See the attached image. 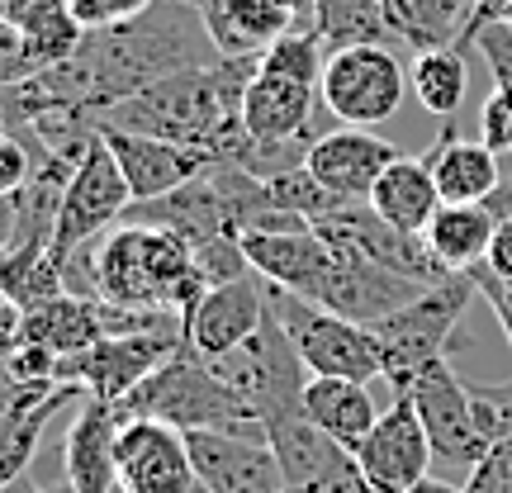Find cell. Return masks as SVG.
Listing matches in <instances>:
<instances>
[{"mask_svg": "<svg viewBox=\"0 0 512 493\" xmlns=\"http://www.w3.org/2000/svg\"><path fill=\"white\" fill-rule=\"evenodd\" d=\"M128 204H133V190H128L124 171L114 162V152L105 147V138L95 133V143L76 162L72 181H67V195H62V209H57V228H53L57 266L72 252L91 247L95 238H105L114 223H124Z\"/></svg>", "mask_w": 512, "mask_h": 493, "instance_id": "7", "label": "cell"}, {"mask_svg": "<svg viewBox=\"0 0 512 493\" xmlns=\"http://www.w3.org/2000/svg\"><path fill=\"white\" fill-rule=\"evenodd\" d=\"M29 176H34V147H29L24 133L5 128V133H0V195H5V200L19 195Z\"/></svg>", "mask_w": 512, "mask_h": 493, "instance_id": "33", "label": "cell"}, {"mask_svg": "<svg viewBox=\"0 0 512 493\" xmlns=\"http://www.w3.org/2000/svg\"><path fill=\"white\" fill-rule=\"evenodd\" d=\"M67 5H72V15L81 19V29L91 34V29H110V24H124V19L143 15L157 0H67Z\"/></svg>", "mask_w": 512, "mask_h": 493, "instance_id": "34", "label": "cell"}, {"mask_svg": "<svg viewBox=\"0 0 512 493\" xmlns=\"http://www.w3.org/2000/svg\"><path fill=\"white\" fill-rule=\"evenodd\" d=\"M318 95L337 124L375 128L399 114L403 95H408V72L389 43H351V48L328 53Z\"/></svg>", "mask_w": 512, "mask_h": 493, "instance_id": "6", "label": "cell"}, {"mask_svg": "<svg viewBox=\"0 0 512 493\" xmlns=\"http://www.w3.org/2000/svg\"><path fill=\"white\" fill-rule=\"evenodd\" d=\"M275 5H285L294 19H309L313 15V0H275Z\"/></svg>", "mask_w": 512, "mask_h": 493, "instance_id": "45", "label": "cell"}, {"mask_svg": "<svg viewBox=\"0 0 512 493\" xmlns=\"http://www.w3.org/2000/svg\"><path fill=\"white\" fill-rule=\"evenodd\" d=\"M304 418L313 427H323L332 441H342L347 451H356L361 441L370 437V427L380 422V408H375V394H370L366 380H332V375H309L304 384Z\"/></svg>", "mask_w": 512, "mask_h": 493, "instance_id": "20", "label": "cell"}, {"mask_svg": "<svg viewBox=\"0 0 512 493\" xmlns=\"http://www.w3.org/2000/svg\"><path fill=\"white\" fill-rule=\"evenodd\" d=\"M62 290H67V280H62V266H57L53 247L24 242V247H5L0 252V299L15 304L19 313L48 304Z\"/></svg>", "mask_w": 512, "mask_h": 493, "instance_id": "28", "label": "cell"}, {"mask_svg": "<svg viewBox=\"0 0 512 493\" xmlns=\"http://www.w3.org/2000/svg\"><path fill=\"white\" fill-rule=\"evenodd\" d=\"M181 342L185 332H119V337H100L91 351L62 361V384H81L91 399L124 403L152 370L176 356Z\"/></svg>", "mask_w": 512, "mask_h": 493, "instance_id": "9", "label": "cell"}, {"mask_svg": "<svg viewBox=\"0 0 512 493\" xmlns=\"http://www.w3.org/2000/svg\"><path fill=\"white\" fill-rule=\"evenodd\" d=\"M370 209L380 214L389 228H403V233H427V223L437 219L441 200L437 176H432V162H418V157H399V162L384 171L375 190H370Z\"/></svg>", "mask_w": 512, "mask_h": 493, "instance_id": "23", "label": "cell"}, {"mask_svg": "<svg viewBox=\"0 0 512 493\" xmlns=\"http://www.w3.org/2000/svg\"><path fill=\"white\" fill-rule=\"evenodd\" d=\"M19 337L29 342V347H43L53 351V356H81V351H91L100 337H105V318H100V299H86V294H72L62 290L53 294L48 304H38V309H24V328Z\"/></svg>", "mask_w": 512, "mask_h": 493, "instance_id": "21", "label": "cell"}, {"mask_svg": "<svg viewBox=\"0 0 512 493\" xmlns=\"http://www.w3.org/2000/svg\"><path fill=\"white\" fill-rule=\"evenodd\" d=\"M479 138L494 152H512V81H494V91L479 110Z\"/></svg>", "mask_w": 512, "mask_h": 493, "instance_id": "32", "label": "cell"}, {"mask_svg": "<svg viewBox=\"0 0 512 493\" xmlns=\"http://www.w3.org/2000/svg\"><path fill=\"white\" fill-rule=\"evenodd\" d=\"M114 456H119V493H190L200 484L185 432L162 418H124Z\"/></svg>", "mask_w": 512, "mask_h": 493, "instance_id": "12", "label": "cell"}, {"mask_svg": "<svg viewBox=\"0 0 512 493\" xmlns=\"http://www.w3.org/2000/svg\"><path fill=\"white\" fill-rule=\"evenodd\" d=\"M498 214L489 204H441L437 219L427 223V247L437 252L446 271H475L489 261V242H494Z\"/></svg>", "mask_w": 512, "mask_h": 493, "instance_id": "25", "label": "cell"}, {"mask_svg": "<svg viewBox=\"0 0 512 493\" xmlns=\"http://www.w3.org/2000/svg\"><path fill=\"white\" fill-rule=\"evenodd\" d=\"M394 394H408L413 408H418L422 427H427V441L441 460L451 465H479L484 451L494 441L484 437V422H479L475 408V389L460 380L456 366L441 356V361H427V366L413 375V380L394 389Z\"/></svg>", "mask_w": 512, "mask_h": 493, "instance_id": "8", "label": "cell"}, {"mask_svg": "<svg viewBox=\"0 0 512 493\" xmlns=\"http://www.w3.org/2000/svg\"><path fill=\"white\" fill-rule=\"evenodd\" d=\"M19 328H24V313H19L15 304H5V299H0V361H10V356L19 351V342H24Z\"/></svg>", "mask_w": 512, "mask_h": 493, "instance_id": "41", "label": "cell"}, {"mask_svg": "<svg viewBox=\"0 0 512 493\" xmlns=\"http://www.w3.org/2000/svg\"><path fill=\"white\" fill-rule=\"evenodd\" d=\"M318 105H323L318 86L256 67V76L247 81V95H242V128L256 143H318L323 138V133H313Z\"/></svg>", "mask_w": 512, "mask_h": 493, "instance_id": "17", "label": "cell"}, {"mask_svg": "<svg viewBox=\"0 0 512 493\" xmlns=\"http://www.w3.org/2000/svg\"><path fill=\"white\" fill-rule=\"evenodd\" d=\"M242 256L266 285L275 290L323 299L332 280V247L318 228H290V233H242Z\"/></svg>", "mask_w": 512, "mask_h": 493, "instance_id": "15", "label": "cell"}, {"mask_svg": "<svg viewBox=\"0 0 512 493\" xmlns=\"http://www.w3.org/2000/svg\"><path fill=\"white\" fill-rule=\"evenodd\" d=\"M0 24H5V0H0Z\"/></svg>", "mask_w": 512, "mask_h": 493, "instance_id": "47", "label": "cell"}, {"mask_svg": "<svg viewBox=\"0 0 512 493\" xmlns=\"http://www.w3.org/2000/svg\"><path fill=\"white\" fill-rule=\"evenodd\" d=\"M219 57H261L299 19L275 0H195Z\"/></svg>", "mask_w": 512, "mask_h": 493, "instance_id": "19", "label": "cell"}, {"mask_svg": "<svg viewBox=\"0 0 512 493\" xmlns=\"http://www.w3.org/2000/svg\"><path fill=\"white\" fill-rule=\"evenodd\" d=\"M475 294H479L475 275L460 271L451 280L432 285V290H422L399 313L370 323L375 342H380V356H384V380L394 384V389H403L427 361H441L451 351V337H456L465 309L475 304Z\"/></svg>", "mask_w": 512, "mask_h": 493, "instance_id": "3", "label": "cell"}, {"mask_svg": "<svg viewBox=\"0 0 512 493\" xmlns=\"http://www.w3.org/2000/svg\"><path fill=\"white\" fill-rule=\"evenodd\" d=\"M5 128H10V119H5V105H0V133H5Z\"/></svg>", "mask_w": 512, "mask_h": 493, "instance_id": "46", "label": "cell"}, {"mask_svg": "<svg viewBox=\"0 0 512 493\" xmlns=\"http://www.w3.org/2000/svg\"><path fill=\"white\" fill-rule=\"evenodd\" d=\"M256 76V57H219L209 67L162 76L143 91L124 95L119 105L100 114V128H128L152 133L166 143H185L214 152L228 162V152L242 138V95Z\"/></svg>", "mask_w": 512, "mask_h": 493, "instance_id": "1", "label": "cell"}, {"mask_svg": "<svg viewBox=\"0 0 512 493\" xmlns=\"http://www.w3.org/2000/svg\"><path fill=\"white\" fill-rule=\"evenodd\" d=\"M399 157H403L399 147L375 138L370 128L342 124L309 147V162L304 166L313 171V181L323 185V190H332L342 204H366L375 181H380Z\"/></svg>", "mask_w": 512, "mask_h": 493, "instance_id": "14", "label": "cell"}, {"mask_svg": "<svg viewBox=\"0 0 512 493\" xmlns=\"http://www.w3.org/2000/svg\"><path fill=\"white\" fill-rule=\"evenodd\" d=\"M10 238H15V200L0 195V252L10 247Z\"/></svg>", "mask_w": 512, "mask_h": 493, "instance_id": "42", "label": "cell"}, {"mask_svg": "<svg viewBox=\"0 0 512 493\" xmlns=\"http://www.w3.org/2000/svg\"><path fill=\"white\" fill-rule=\"evenodd\" d=\"M119 427L124 413L119 403L86 399L76 403V418L67 427V446H62V470L72 493H114L119 489Z\"/></svg>", "mask_w": 512, "mask_h": 493, "instance_id": "18", "label": "cell"}, {"mask_svg": "<svg viewBox=\"0 0 512 493\" xmlns=\"http://www.w3.org/2000/svg\"><path fill=\"white\" fill-rule=\"evenodd\" d=\"M190 465L209 493H285L271 441L256 432H185Z\"/></svg>", "mask_w": 512, "mask_h": 493, "instance_id": "13", "label": "cell"}, {"mask_svg": "<svg viewBox=\"0 0 512 493\" xmlns=\"http://www.w3.org/2000/svg\"><path fill=\"white\" fill-rule=\"evenodd\" d=\"M465 493H512V437H498L479 465H470Z\"/></svg>", "mask_w": 512, "mask_h": 493, "instance_id": "31", "label": "cell"}, {"mask_svg": "<svg viewBox=\"0 0 512 493\" xmlns=\"http://www.w3.org/2000/svg\"><path fill=\"white\" fill-rule=\"evenodd\" d=\"M81 399H86L81 384H62V389H53L48 399L24 403V408H5V413H0V484L29 475L48 422H53L62 408H72V403H81Z\"/></svg>", "mask_w": 512, "mask_h": 493, "instance_id": "26", "label": "cell"}, {"mask_svg": "<svg viewBox=\"0 0 512 493\" xmlns=\"http://www.w3.org/2000/svg\"><path fill=\"white\" fill-rule=\"evenodd\" d=\"M489 24H512V0H475L460 48H475V34L479 29H489Z\"/></svg>", "mask_w": 512, "mask_h": 493, "instance_id": "38", "label": "cell"}, {"mask_svg": "<svg viewBox=\"0 0 512 493\" xmlns=\"http://www.w3.org/2000/svg\"><path fill=\"white\" fill-rule=\"evenodd\" d=\"M271 304L280 313V323L290 332L299 361L309 366V375H332V380H384V356L380 342L366 323H356L347 313H332L323 304H313L304 294L275 290Z\"/></svg>", "mask_w": 512, "mask_h": 493, "instance_id": "4", "label": "cell"}, {"mask_svg": "<svg viewBox=\"0 0 512 493\" xmlns=\"http://www.w3.org/2000/svg\"><path fill=\"white\" fill-rule=\"evenodd\" d=\"M57 10H67V0H5V24L29 29V24L57 15Z\"/></svg>", "mask_w": 512, "mask_h": 493, "instance_id": "39", "label": "cell"}, {"mask_svg": "<svg viewBox=\"0 0 512 493\" xmlns=\"http://www.w3.org/2000/svg\"><path fill=\"white\" fill-rule=\"evenodd\" d=\"M437 460L427 427L408 394H394V403L370 427V437L356 446V465L366 475L370 493H408L418 479H427V465Z\"/></svg>", "mask_w": 512, "mask_h": 493, "instance_id": "10", "label": "cell"}, {"mask_svg": "<svg viewBox=\"0 0 512 493\" xmlns=\"http://www.w3.org/2000/svg\"><path fill=\"white\" fill-rule=\"evenodd\" d=\"M475 48L494 67V81H512V24H489L475 34Z\"/></svg>", "mask_w": 512, "mask_h": 493, "instance_id": "37", "label": "cell"}, {"mask_svg": "<svg viewBox=\"0 0 512 493\" xmlns=\"http://www.w3.org/2000/svg\"><path fill=\"white\" fill-rule=\"evenodd\" d=\"M29 76H38V62L29 53L24 34L15 24H0V91H10L19 81H29Z\"/></svg>", "mask_w": 512, "mask_h": 493, "instance_id": "35", "label": "cell"}, {"mask_svg": "<svg viewBox=\"0 0 512 493\" xmlns=\"http://www.w3.org/2000/svg\"><path fill=\"white\" fill-rule=\"evenodd\" d=\"M100 138H105V147L114 152V162L124 171L128 190H133V204L171 195L176 185L195 181L200 171H209V166L219 162L214 152L166 143V138H152V133H128V128H100Z\"/></svg>", "mask_w": 512, "mask_h": 493, "instance_id": "16", "label": "cell"}, {"mask_svg": "<svg viewBox=\"0 0 512 493\" xmlns=\"http://www.w3.org/2000/svg\"><path fill=\"white\" fill-rule=\"evenodd\" d=\"M309 29L323 38V48H351V43H394L384 0H313Z\"/></svg>", "mask_w": 512, "mask_h": 493, "instance_id": "29", "label": "cell"}, {"mask_svg": "<svg viewBox=\"0 0 512 493\" xmlns=\"http://www.w3.org/2000/svg\"><path fill=\"white\" fill-rule=\"evenodd\" d=\"M408 86L418 95V105L427 114H437L441 133H456V114L470 95V67H465V48H427V53H413V67H408Z\"/></svg>", "mask_w": 512, "mask_h": 493, "instance_id": "27", "label": "cell"}, {"mask_svg": "<svg viewBox=\"0 0 512 493\" xmlns=\"http://www.w3.org/2000/svg\"><path fill=\"white\" fill-rule=\"evenodd\" d=\"M266 309H271V285L256 271L219 280V285H209V290L185 309V342L200 351V356L219 361V356L238 351L242 342L261 328Z\"/></svg>", "mask_w": 512, "mask_h": 493, "instance_id": "11", "label": "cell"}, {"mask_svg": "<svg viewBox=\"0 0 512 493\" xmlns=\"http://www.w3.org/2000/svg\"><path fill=\"white\" fill-rule=\"evenodd\" d=\"M432 176L446 204H489L494 190L503 185V166L498 152L484 138H456V133H441L432 143Z\"/></svg>", "mask_w": 512, "mask_h": 493, "instance_id": "22", "label": "cell"}, {"mask_svg": "<svg viewBox=\"0 0 512 493\" xmlns=\"http://www.w3.org/2000/svg\"><path fill=\"white\" fill-rule=\"evenodd\" d=\"M408 493H465V489H456V484H446V479H418V484H413V489Z\"/></svg>", "mask_w": 512, "mask_h": 493, "instance_id": "43", "label": "cell"}, {"mask_svg": "<svg viewBox=\"0 0 512 493\" xmlns=\"http://www.w3.org/2000/svg\"><path fill=\"white\" fill-rule=\"evenodd\" d=\"M475 290H479V299L494 309V318H498V328H503V337H508V351H512V280H498L494 271H484V266H475Z\"/></svg>", "mask_w": 512, "mask_h": 493, "instance_id": "36", "label": "cell"}, {"mask_svg": "<svg viewBox=\"0 0 512 493\" xmlns=\"http://www.w3.org/2000/svg\"><path fill=\"white\" fill-rule=\"evenodd\" d=\"M484 271H494L498 280H512V214H503L494 228V242H489V261Z\"/></svg>", "mask_w": 512, "mask_h": 493, "instance_id": "40", "label": "cell"}, {"mask_svg": "<svg viewBox=\"0 0 512 493\" xmlns=\"http://www.w3.org/2000/svg\"><path fill=\"white\" fill-rule=\"evenodd\" d=\"M119 413L124 418H162L171 427H181V432H256V437H266L261 422L252 418L247 399L190 342H181L171 361L152 370L119 403Z\"/></svg>", "mask_w": 512, "mask_h": 493, "instance_id": "2", "label": "cell"}, {"mask_svg": "<svg viewBox=\"0 0 512 493\" xmlns=\"http://www.w3.org/2000/svg\"><path fill=\"white\" fill-rule=\"evenodd\" d=\"M256 67L275 76H290V81H304V86H318L323 67H328V48H323V38L313 34V29L294 24L290 34H280L266 53L256 57Z\"/></svg>", "mask_w": 512, "mask_h": 493, "instance_id": "30", "label": "cell"}, {"mask_svg": "<svg viewBox=\"0 0 512 493\" xmlns=\"http://www.w3.org/2000/svg\"><path fill=\"white\" fill-rule=\"evenodd\" d=\"M0 493H48L43 484H34L29 475H19V479H10V484H0Z\"/></svg>", "mask_w": 512, "mask_h": 493, "instance_id": "44", "label": "cell"}, {"mask_svg": "<svg viewBox=\"0 0 512 493\" xmlns=\"http://www.w3.org/2000/svg\"><path fill=\"white\" fill-rule=\"evenodd\" d=\"M214 366H219L223 380L247 399L252 418L261 422V432H266V422L285 418V413H299L304 384H309V366L299 361V351H294L290 332H285V323H280L275 304L266 309L261 328H256L238 351L219 356Z\"/></svg>", "mask_w": 512, "mask_h": 493, "instance_id": "5", "label": "cell"}, {"mask_svg": "<svg viewBox=\"0 0 512 493\" xmlns=\"http://www.w3.org/2000/svg\"><path fill=\"white\" fill-rule=\"evenodd\" d=\"M475 0H384V19L394 43L408 53H427V48H460L465 24H470Z\"/></svg>", "mask_w": 512, "mask_h": 493, "instance_id": "24", "label": "cell"}]
</instances>
